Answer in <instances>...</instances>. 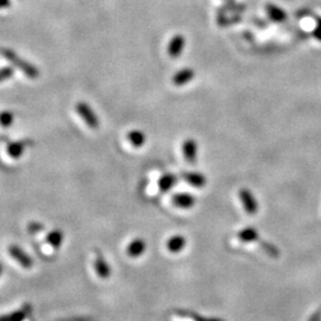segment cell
I'll use <instances>...</instances> for the list:
<instances>
[{
  "mask_svg": "<svg viewBox=\"0 0 321 321\" xmlns=\"http://www.w3.org/2000/svg\"><path fill=\"white\" fill-rule=\"evenodd\" d=\"M0 55L4 56L5 59H8L10 62L15 64L16 67H18L19 69L25 75H28L30 78H36L38 76V70H37V68L33 67L32 64L28 63L26 61H24L23 59H20V57L17 55L16 53H13L12 50L5 49V48H0Z\"/></svg>",
  "mask_w": 321,
  "mask_h": 321,
  "instance_id": "6da1fadb",
  "label": "cell"
},
{
  "mask_svg": "<svg viewBox=\"0 0 321 321\" xmlns=\"http://www.w3.org/2000/svg\"><path fill=\"white\" fill-rule=\"evenodd\" d=\"M76 111L78 115L84 119V122L86 123L87 126L92 130H98L99 125H100V122H99L98 115L95 113L93 108L91 107L87 102L80 101L77 102L76 105Z\"/></svg>",
  "mask_w": 321,
  "mask_h": 321,
  "instance_id": "7a4b0ae2",
  "label": "cell"
},
{
  "mask_svg": "<svg viewBox=\"0 0 321 321\" xmlns=\"http://www.w3.org/2000/svg\"><path fill=\"white\" fill-rule=\"evenodd\" d=\"M239 197H240L242 205H243L245 212L250 216H255L258 212V203L250 189L242 188L239 190Z\"/></svg>",
  "mask_w": 321,
  "mask_h": 321,
  "instance_id": "3957f363",
  "label": "cell"
},
{
  "mask_svg": "<svg viewBox=\"0 0 321 321\" xmlns=\"http://www.w3.org/2000/svg\"><path fill=\"white\" fill-rule=\"evenodd\" d=\"M9 252L10 255H11V257L15 259L16 262H18L20 266H23L24 269L32 268L33 262L31 257H30L28 254H25V252L22 250V248H19L18 245H11V247L9 248Z\"/></svg>",
  "mask_w": 321,
  "mask_h": 321,
  "instance_id": "277c9868",
  "label": "cell"
},
{
  "mask_svg": "<svg viewBox=\"0 0 321 321\" xmlns=\"http://www.w3.org/2000/svg\"><path fill=\"white\" fill-rule=\"evenodd\" d=\"M184 44H186V38L182 35H175L170 39L168 47H167V53L172 59H176L182 54Z\"/></svg>",
  "mask_w": 321,
  "mask_h": 321,
  "instance_id": "5b68a950",
  "label": "cell"
},
{
  "mask_svg": "<svg viewBox=\"0 0 321 321\" xmlns=\"http://www.w3.org/2000/svg\"><path fill=\"white\" fill-rule=\"evenodd\" d=\"M197 143L193 138H187L182 143V152L184 159L188 163H195L197 159Z\"/></svg>",
  "mask_w": 321,
  "mask_h": 321,
  "instance_id": "8992f818",
  "label": "cell"
},
{
  "mask_svg": "<svg viewBox=\"0 0 321 321\" xmlns=\"http://www.w3.org/2000/svg\"><path fill=\"white\" fill-rule=\"evenodd\" d=\"M173 204L181 210H189L196 204V199L189 193H177L173 196Z\"/></svg>",
  "mask_w": 321,
  "mask_h": 321,
  "instance_id": "52a82bcc",
  "label": "cell"
},
{
  "mask_svg": "<svg viewBox=\"0 0 321 321\" xmlns=\"http://www.w3.org/2000/svg\"><path fill=\"white\" fill-rule=\"evenodd\" d=\"M146 250V243L144 239L136 238L130 242L128 248H126V255L131 258H138L144 254Z\"/></svg>",
  "mask_w": 321,
  "mask_h": 321,
  "instance_id": "ba28073f",
  "label": "cell"
},
{
  "mask_svg": "<svg viewBox=\"0 0 321 321\" xmlns=\"http://www.w3.org/2000/svg\"><path fill=\"white\" fill-rule=\"evenodd\" d=\"M194 76H195V71H194L192 68H183V69L179 70L174 75L173 84L177 87L184 86V85L189 84L194 78Z\"/></svg>",
  "mask_w": 321,
  "mask_h": 321,
  "instance_id": "9c48e42d",
  "label": "cell"
},
{
  "mask_svg": "<svg viewBox=\"0 0 321 321\" xmlns=\"http://www.w3.org/2000/svg\"><path fill=\"white\" fill-rule=\"evenodd\" d=\"M182 179L186 181L187 183L194 187V188H203L206 186L207 179L204 174L197 173V172H188V173H182Z\"/></svg>",
  "mask_w": 321,
  "mask_h": 321,
  "instance_id": "30bf717a",
  "label": "cell"
},
{
  "mask_svg": "<svg viewBox=\"0 0 321 321\" xmlns=\"http://www.w3.org/2000/svg\"><path fill=\"white\" fill-rule=\"evenodd\" d=\"M186 244H187V240L183 235L175 234L167 240L166 248L167 250L172 252V254H179V252L183 250L184 247H186Z\"/></svg>",
  "mask_w": 321,
  "mask_h": 321,
  "instance_id": "8fae6325",
  "label": "cell"
},
{
  "mask_svg": "<svg viewBox=\"0 0 321 321\" xmlns=\"http://www.w3.org/2000/svg\"><path fill=\"white\" fill-rule=\"evenodd\" d=\"M94 268L95 272H97L98 276L101 279H107L111 276L110 265L105 261L104 256H101L100 254H97V257H95L94 261Z\"/></svg>",
  "mask_w": 321,
  "mask_h": 321,
  "instance_id": "7c38bea8",
  "label": "cell"
},
{
  "mask_svg": "<svg viewBox=\"0 0 321 321\" xmlns=\"http://www.w3.org/2000/svg\"><path fill=\"white\" fill-rule=\"evenodd\" d=\"M266 13H268L269 18L275 23H285L288 16L287 12L281 8H278L277 5L274 4H268L266 5Z\"/></svg>",
  "mask_w": 321,
  "mask_h": 321,
  "instance_id": "4fadbf2b",
  "label": "cell"
},
{
  "mask_svg": "<svg viewBox=\"0 0 321 321\" xmlns=\"http://www.w3.org/2000/svg\"><path fill=\"white\" fill-rule=\"evenodd\" d=\"M30 313H31V306L26 305L22 309L10 313L8 315H2L0 321H23L25 317H28Z\"/></svg>",
  "mask_w": 321,
  "mask_h": 321,
  "instance_id": "5bb4252c",
  "label": "cell"
},
{
  "mask_svg": "<svg viewBox=\"0 0 321 321\" xmlns=\"http://www.w3.org/2000/svg\"><path fill=\"white\" fill-rule=\"evenodd\" d=\"M28 148V143L25 141H18V142H12L8 145V152L12 158H20L23 156L24 151Z\"/></svg>",
  "mask_w": 321,
  "mask_h": 321,
  "instance_id": "9a60e30c",
  "label": "cell"
},
{
  "mask_svg": "<svg viewBox=\"0 0 321 321\" xmlns=\"http://www.w3.org/2000/svg\"><path fill=\"white\" fill-rule=\"evenodd\" d=\"M128 141L133 148H142L146 141L145 133L141 130H132L128 133Z\"/></svg>",
  "mask_w": 321,
  "mask_h": 321,
  "instance_id": "2e32d148",
  "label": "cell"
},
{
  "mask_svg": "<svg viewBox=\"0 0 321 321\" xmlns=\"http://www.w3.org/2000/svg\"><path fill=\"white\" fill-rule=\"evenodd\" d=\"M238 238L243 243H252V242L258 240L259 234L258 231L254 227H245L238 233Z\"/></svg>",
  "mask_w": 321,
  "mask_h": 321,
  "instance_id": "e0dca14e",
  "label": "cell"
},
{
  "mask_svg": "<svg viewBox=\"0 0 321 321\" xmlns=\"http://www.w3.org/2000/svg\"><path fill=\"white\" fill-rule=\"evenodd\" d=\"M177 177L174 174H165L163 176H160L158 180V187L162 192H168L176 184Z\"/></svg>",
  "mask_w": 321,
  "mask_h": 321,
  "instance_id": "ac0fdd59",
  "label": "cell"
},
{
  "mask_svg": "<svg viewBox=\"0 0 321 321\" xmlns=\"http://www.w3.org/2000/svg\"><path fill=\"white\" fill-rule=\"evenodd\" d=\"M63 237H64V234H63L62 231L53 230L49 234L47 235V243L50 244L54 249H57V248L61 247V244H62Z\"/></svg>",
  "mask_w": 321,
  "mask_h": 321,
  "instance_id": "d6986e66",
  "label": "cell"
},
{
  "mask_svg": "<svg viewBox=\"0 0 321 321\" xmlns=\"http://www.w3.org/2000/svg\"><path fill=\"white\" fill-rule=\"evenodd\" d=\"M13 121H15V114L11 111H3L0 112V125L3 128L8 129L12 125Z\"/></svg>",
  "mask_w": 321,
  "mask_h": 321,
  "instance_id": "ffe728a7",
  "label": "cell"
},
{
  "mask_svg": "<svg viewBox=\"0 0 321 321\" xmlns=\"http://www.w3.org/2000/svg\"><path fill=\"white\" fill-rule=\"evenodd\" d=\"M177 315L182 317H189V319H192L194 321H223L220 319H216V317H204L192 312H177Z\"/></svg>",
  "mask_w": 321,
  "mask_h": 321,
  "instance_id": "44dd1931",
  "label": "cell"
},
{
  "mask_svg": "<svg viewBox=\"0 0 321 321\" xmlns=\"http://www.w3.org/2000/svg\"><path fill=\"white\" fill-rule=\"evenodd\" d=\"M313 36L314 38H316L319 42H321V17H317L316 18L315 28L313 30Z\"/></svg>",
  "mask_w": 321,
  "mask_h": 321,
  "instance_id": "7402d4cb",
  "label": "cell"
},
{
  "mask_svg": "<svg viewBox=\"0 0 321 321\" xmlns=\"http://www.w3.org/2000/svg\"><path fill=\"white\" fill-rule=\"evenodd\" d=\"M12 75L13 69H11V68H2V69H0V83L6 80V78L11 77Z\"/></svg>",
  "mask_w": 321,
  "mask_h": 321,
  "instance_id": "603a6c76",
  "label": "cell"
},
{
  "mask_svg": "<svg viewBox=\"0 0 321 321\" xmlns=\"http://www.w3.org/2000/svg\"><path fill=\"white\" fill-rule=\"evenodd\" d=\"M262 247L264 248V250L268 252V254L270 255V256H275V257H276V256H278V250L274 247V245L264 243V244H262Z\"/></svg>",
  "mask_w": 321,
  "mask_h": 321,
  "instance_id": "cb8c5ba5",
  "label": "cell"
},
{
  "mask_svg": "<svg viewBox=\"0 0 321 321\" xmlns=\"http://www.w3.org/2000/svg\"><path fill=\"white\" fill-rule=\"evenodd\" d=\"M41 230H42V225H41L39 223H31L29 224V231L31 232V233H37V232H39Z\"/></svg>",
  "mask_w": 321,
  "mask_h": 321,
  "instance_id": "d4e9b609",
  "label": "cell"
},
{
  "mask_svg": "<svg viewBox=\"0 0 321 321\" xmlns=\"http://www.w3.org/2000/svg\"><path fill=\"white\" fill-rule=\"evenodd\" d=\"M11 6V0H0V9H8Z\"/></svg>",
  "mask_w": 321,
  "mask_h": 321,
  "instance_id": "484cf974",
  "label": "cell"
},
{
  "mask_svg": "<svg viewBox=\"0 0 321 321\" xmlns=\"http://www.w3.org/2000/svg\"><path fill=\"white\" fill-rule=\"evenodd\" d=\"M320 315H321V312H317L315 314H313V315L310 316L309 321H320Z\"/></svg>",
  "mask_w": 321,
  "mask_h": 321,
  "instance_id": "4316f807",
  "label": "cell"
},
{
  "mask_svg": "<svg viewBox=\"0 0 321 321\" xmlns=\"http://www.w3.org/2000/svg\"><path fill=\"white\" fill-rule=\"evenodd\" d=\"M2 272H3V266L2 264H0V275H2Z\"/></svg>",
  "mask_w": 321,
  "mask_h": 321,
  "instance_id": "83f0119b",
  "label": "cell"
}]
</instances>
